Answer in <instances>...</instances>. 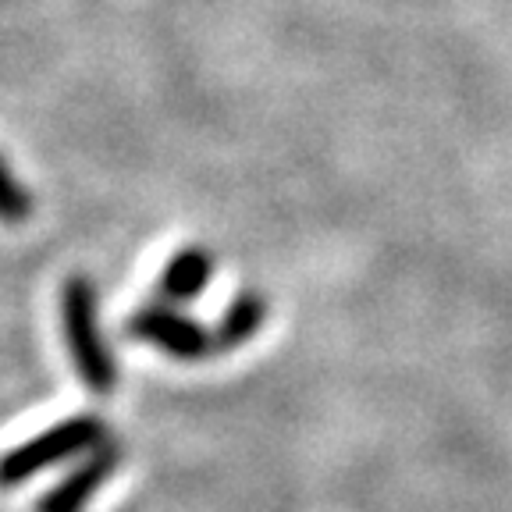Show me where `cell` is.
<instances>
[{
  "instance_id": "cell-1",
  "label": "cell",
  "mask_w": 512,
  "mask_h": 512,
  "mask_svg": "<svg viewBox=\"0 0 512 512\" xmlns=\"http://www.w3.org/2000/svg\"><path fill=\"white\" fill-rule=\"evenodd\" d=\"M61 331L79 381L93 395H111L121 381L118 360L104 342L100 299H96V285L86 274H72L61 285Z\"/></svg>"
},
{
  "instance_id": "cell-2",
  "label": "cell",
  "mask_w": 512,
  "mask_h": 512,
  "mask_svg": "<svg viewBox=\"0 0 512 512\" xmlns=\"http://www.w3.org/2000/svg\"><path fill=\"white\" fill-rule=\"evenodd\" d=\"M100 441H107V420L96 413H75L61 424L47 427L36 438L22 441V445L8 448L0 456V488H22L29 484L36 473L50 470L57 463L68 459H82L86 452H93Z\"/></svg>"
},
{
  "instance_id": "cell-3",
  "label": "cell",
  "mask_w": 512,
  "mask_h": 512,
  "mask_svg": "<svg viewBox=\"0 0 512 512\" xmlns=\"http://www.w3.org/2000/svg\"><path fill=\"white\" fill-rule=\"evenodd\" d=\"M125 331L136 338V342L153 345V349H160L164 356L182 360V363H200V360H207L210 352H217L214 331H210L207 324H200L196 317H189V313H182L178 306L164 303V299L139 306L136 313H128Z\"/></svg>"
},
{
  "instance_id": "cell-4",
  "label": "cell",
  "mask_w": 512,
  "mask_h": 512,
  "mask_svg": "<svg viewBox=\"0 0 512 512\" xmlns=\"http://www.w3.org/2000/svg\"><path fill=\"white\" fill-rule=\"evenodd\" d=\"M118 466H121V441L111 438L100 441L93 452H86L72 470L57 480L54 488L43 491L40 502H36V512H82Z\"/></svg>"
},
{
  "instance_id": "cell-5",
  "label": "cell",
  "mask_w": 512,
  "mask_h": 512,
  "mask_svg": "<svg viewBox=\"0 0 512 512\" xmlns=\"http://www.w3.org/2000/svg\"><path fill=\"white\" fill-rule=\"evenodd\" d=\"M217 260L207 246H182L171 256L157 278V296L171 306H185L200 299L207 285L214 281Z\"/></svg>"
},
{
  "instance_id": "cell-6",
  "label": "cell",
  "mask_w": 512,
  "mask_h": 512,
  "mask_svg": "<svg viewBox=\"0 0 512 512\" xmlns=\"http://www.w3.org/2000/svg\"><path fill=\"white\" fill-rule=\"evenodd\" d=\"M267 324V296L256 288H242L228 299L214 324V349L217 352H235L246 342H253Z\"/></svg>"
},
{
  "instance_id": "cell-7",
  "label": "cell",
  "mask_w": 512,
  "mask_h": 512,
  "mask_svg": "<svg viewBox=\"0 0 512 512\" xmlns=\"http://www.w3.org/2000/svg\"><path fill=\"white\" fill-rule=\"evenodd\" d=\"M32 214H36V200H32V192L18 182L8 160L0 157V221L4 224H25Z\"/></svg>"
}]
</instances>
